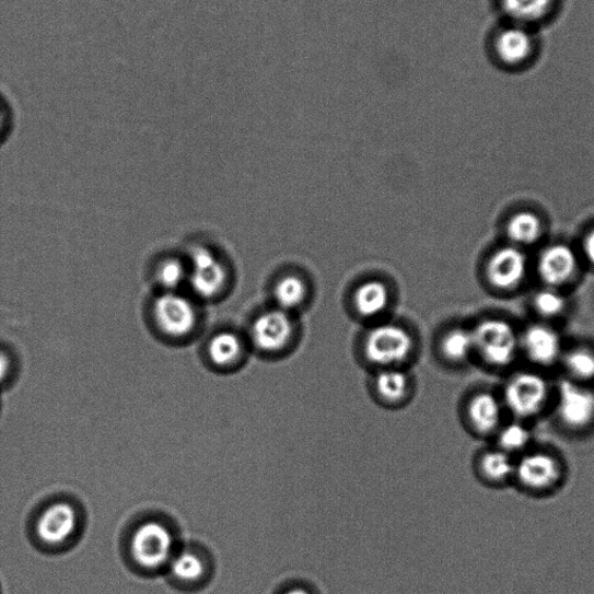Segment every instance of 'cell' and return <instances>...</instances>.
<instances>
[{"label":"cell","mask_w":594,"mask_h":594,"mask_svg":"<svg viewBox=\"0 0 594 594\" xmlns=\"http://www.w3.org/2000/svg\"><path fill=\"white\" fill-rule=\"evenodd\" d=\"M10 371H11V361L9 357L5 353L0 352V386H2L3 383L7 381V378L9 377Z\"/></svg>","instance_id":"obj_31"},{"label":"cell","mask_w":594,"mask_h":594,"mask_svg":"<svg viewBox=\"0 0 594 594\" xmlns=\"http://www.w3.org/2000/svg\"><path fill=\"white\" fill-rule=\"evenodd\" d=\"M560 0H496L503 21L533 30L551 21Z\"/></svg>","instance_id":"obj_15"},{"label":"cell","mask_w":594,"mask_h":594,"mask_svg":"<svg viewBox=\"0 0 594 594\" xmlns=\"http://www.w3.org/2000/svg\"><path fill=\"white\" fill-rule=\"evenodd\" d=\"M558 414L572 429H583L594 420V393L573 382H562L559 391Z\"/></svg>","instance_id":"obj_11"},{"label":"cell","mask_w":594,"mask_h":594,"mask_svg":"<svg viewBox=\"0 0 594 594\" xmlns=\"http://www.w3.org/2000/svg\"><path fill=\"white\" fill-rule=\"evenodd\" d=\"M579 268L578 254L564 243H555L545 248L538 260V273L545 286L562 289Z\"/></svg>","instance_id":"obj_10"},{"label":"cell","mask_w":594,"mask_h":594,"mask_svg":"<svg viewBox=\"0 0 594 594\" xmlns=\"http://www.w3.org/2000/svg\"><path fill=\"white\" fill-rule=\"evenodd\" d=\"M242 353V341L232 333H221L213 337L208 345L209 359L218 368L236 365Z\"/></svg>","instance_id":"obj_21"},{"label":"cell","mask_w":594,"mask_h":594,"mask_svg":"<svg viewBox=\"0 0 594 594\" xmlns=\"http://www.w3.org/2000/svg\"><path fill=\"white\" fill-rule=\"evenodd\" d=\"M188 278V268L179 259H166L158 270V281L165 292H177Z\"/></svg>","instance_id":"obj_26"},{"label":"cell","mask_w":594,"mask_h":594,"mask_svg":"<svg viewBox=\"0 0 594 594\" xmlns=\"http://www.w3.org/2000/svg\"><path fill=\"white\" fill-rule=\"evenodd\" d=\"M363 352L378 371L400 369L414 352V340L410 334L398 325L382 324L366 337Z\"/></svg>","instance_id":"obj_3"},{"label":"cell","mask_w":594,"mask_h":594,"mask_svg":"<svg viewBox=\"0 0 594 594\" xmlns=\"http://www.w3.org/2000/svg\"><path fill=\"white\" fill-rule=\"evenodd\" d=\"M543 234L541 219L528 210L513 214L506 223V236L510 244L522 248L539 242Z\"/></svg>","instance_id":"obj_18"},{"label":"cell","mask_w":594,"mask_h":594,"mask_svg":"<svg viewBox=\"0 0 594 594\" xmlns=\"http://www.w3.org/2000/svg\"><path fill=\"white\" fill-rule=\"evenodd\" d=\"M514 473L526 488L546 490L559 482L562 467L557 457L538 452L523 456Z\"/></svg>","instance_id":"obj_13"},{"label":"cell","mask_w":594,"mask_h":594,"mask_svg":"<svg viewBox=\"0 0 594 594\" xmlns=\"http://www.w3.org/2000/svg\"><path fill=\"white\" fill-rule=\"evenodd\" d=\"M549 395L548 383L533 372L515 374L505 387V404L510 411L519 417H532L539 414Z\"/></svg>","instance_id":"obj_5"},{"label":"cell","mask_w":594,"mask_h":594,"mask_svg":"<svg viewBox=\"0 0 594 594\" xmlns=\"http://www.w3.org/2000/svg\"><path fill=\"white\" fill-rule=\"evenodd\" d=\"M481 474L491 482H503L515 471V466L509 453L503 450L490 451L480 459Z\"/></svg>","instance_id":"obj_24"},{"label":"cell","mask_w":594,"mask_h":594,"mask_svg":"<svg viewBox=\"0 0 594 594\" xmlns=\"http://www.w3.org/2000/svg\"><path fill=\"white\" fill-rule=\"evenodd\" d=\"M158 327L168 337L183 338L195 330L196 306L177 292H165L153 305Z\"/></svg>","instance_id":"obj_6"},{"label":"cell","mask_w":594,"mask_h":594,"mask_svg":"<svg viewBox=\"0 0 594 594\" xmlns=\"http://www.w3.org/2000/svg\"><path fill=\"white\" fill-rule=\"evenodd\" d=\"M521 349L536 365L550 366L562 354L559 333L547 324H533L521 336Z\"/></svg>","instance_id":"obj_14"},{"label":"cell","mask_w":594,"mask_h":594,"mask_svg":"<svg viewBox=\"0 0 594 594\" xmlns=\"http://www.w3.org/2000/svg\"><path fill=\"white\" fill-rule=\"evenodd\" d=\"M444 358L454 363H463L475 354L471 329L457 328L447 333L440 345Z\"/></svg>","instance_id":"obj_22"},{"label":"cell","mask_w":594,"mask_h":594,"mask_svg":"<svg viewBox=\"0 0 594 594\" xmlns=\"http://www.w3.org/2000/svg\"><path fill=\"white\" fill-rule=\"evenodd\" d=\"M471 331L475 353L491 366L505 368L519 354L521 336L513 325L503 318L484 319Z\"/></svg>","instance_id":"obj_2"},{"label":"cell","mask_w":594,"mask_h":594,"mask_svg":"<svg viewBox=\"0 0 594 594\" xmlns=\"http://www.w3.org/2000/svg\"><path fill=\"white\" fill-rule=\"evenodd\" d=\"M582 253L584 258L594 266V226L583 238Z\"/></svg>","instance_id":"obj_30"},{"label":"cell","mask_w":594,"mask_h":594,"mask_svg":"<svg viewBox=\"0 0 594 594\" xmlns=\"http://www.w3.org/2000/svg\"><path fill=\"white\" fill-rule=\"evenodd\" d=\"M282 594H313L308 589L296 586L286 590Z\"/></svg>","instance_id":"obj_32"},{"label":"cell","mask_w":594,"mask_h":594,"mask_svg":"<svg viewBox=\"0 0 594 594\" xmlns=\"http://www.w3.org/2000/svg\"><path fill=\"white\" fill-rule=\"evenodd\" d=\"M528 258L524 248L509 244L497 248L487 263V278L493 289L509 292L527 276Z\"/></svg>","instance_id":"obj_7"},{"label":"cell","mask_w":594,"mask_h":594,"mask_svg":"<svg viewBox=\"0 0 594 594\" xmlns=\"http://www.w3.org/2000/svg\"><path fill=\"white\" fill-rule=\"evenodd\" d=\"M167 569L172 579L185 585L199 583L207 571L203 560L189 549L176 552Z\"/></svg>","instance_id":"obj_20"},{"label":"cell","mask_w":594,"mask_h":594,"mask_svg":"<svg viewBox=\"0 0 594 594\" xmlns=\"http://www.w3.org/2000/svg\"><path fill=\"white\" fill-rule=\"evenodd\" d=\"M389 293L385 283L371 280L359 286L354 294V304L363 317H376L386 311Z\"/></svg>","instance_id":"obj_19"},{"label":"cell","mask_w":594,"mask_h":594,"mask_svg":"<svg viewBox=\"0 0 594 594\" xmlns=\"http://www.w3.org/2000/svg\"><path fill=\"white\" fill-rule=\"evenodd\" d=\"M564 363L574 378H594V352L592 350L585 348L571 350L566 354Z\"/></svg>","instance_id":"obj_27"},{"label":"cell","mask_w":594,"mask_h":594,"mask_svg":"<svg viewBox=\"0 0 594 594\" xmlns=\"http://www.w3.org/2000/svg\"><path fill=\"white\" fill-rule=\"evenodd\" d=\"M12 123V109L4 95L0 93V141H2L10 130Z\"/></svg>","instance_id":"obj_29"},{"label":"cell","mask_w":594,"mask_h":594,"mask_svg":"<svg viewBox=\"0 0 594 594\" xmlns=\"http://www.w3.org/2000/svg\"><path fill=\"white\" fill-rule=\"evenodd\" d=\"M293 322L289 313L276 310L260 315L254 323L252 338L255 347L265 353L281 351L293 335Z\"/></svg>","instance_id":"obj_9"},{"label":"cell","mask_w":594,"mask_h":594,"mask_svg":"<svg viewBox=\"0 0 594 594\" xmlns=\"http://www.w3.org/2000/svg\"><path fill=\"white\" fill-rule=\"evenodd\" d=\"M306 295V287L303 280L295 276H287L282 278L275 289V299L278 308L289 313L304 301Z\"/></svg>","instance_id":"obj_23"},{"label":"cell","mask_w":594,"mask_h":594,"mask_svg":"<svg viewBox=\"0 0 594 594\" xmlns=\"http://www.w3.org/2000/svg\"><path fill=\"white\" fill-rule=\"evenodd\" d=\"M531 442L529 430L520 423H512L500 432V446L506 452L524 450Z\"/></svg>","instance_id":"obj_28"},{"label":"cell","mask_w":594,"mask_h":594,"mask_svg":"<svg viewBox=\"0 0 594 594\" xmlns=\"http://www.w3.org/2000/svg\"><path fill=\"white\" fill-rule=\"evenodd\" d=\"M533 305L535 312L541 317L554 319L564 314L568 308V300L560 289L545 286L534 295Z\"/></svg>","instance_id":"obj_25"},{"label":"cell","mask_w":594,"mask_h":594,"mask_svg":"<svg viewBox=\"0 0 594 594\" xmlns=\"http://www.w3.org/2000/svg\"><path fill=\"white\" fill-rule=\"evenodd\" d=\"M468 421L474 431L488 434L500 427L502 408L500 401L490 393L474 395L467 406Z\"/></svg>","instance_id":"obj_17"},{"label":"cell","mask_w":594,"mask_h":594,"mask_svg":"<svg viewBox=\"0 0 594 594\" xmlns=\"http://www.w3.org/2000/svg\"><path fill=\"white\" fill-rule=\"evenodd\" d=\"M79 525V516L69 503H55L42 513L36 523L38 539L47 545H61L67 543Z\"/></svg>","instance_id":"obj_12"},{"label":"cell","mask_w":594,"mask_h":594,"mask_svg":"<svg viewBox=\"0 0 594 594\" xmlns=\"http://www.w3.org/2000/svg\"><path fill=\"white\" fill-rule=\"evenodd\" d=\"M536 30L502 21L487 38L490 60L501 69L521 71L531 67L539 55Z\"/></svg>","instance_id":"obj_1"},{"label":"cell","mask_w":594,"mask_h":594,"mask_svg":"<svg viewBox=\"0 0 594 594\" xmlns=\"http://www.w3.org/2000/svg\"><path fill=\"white\" fill-rule=\"evenodd\" d=\"M130 549L141 568L149 571L167 568L176 554L174 534L162 523L147 522L133 532Z\"/></svg>","instance_id":"obj_4"},{"label":"cell","mask_w":594,"mask_h":594,"mask_svg":"<svg viewBox=\"0 0 594 594\" xmlns=\"http://www.w3.org/2000/svg\"><path fill=\"white\" fill-rule=\"evenodd\" d=\"M187 280L197 295L202 299H212L224 289L225 266L208 248H196L190 256Z\"/></svg>","instance_id":"obj_8"},{"label":"cell","mask_w":594,"mask_h":594,"mask_svg":"<svg viewBox=\"0 0 594 594\" xmlns=\"http://www.w3.org/2000/svg\"><path fill=\"white\" fill-rule=\"evenodd\" d=\"M373 388L381 404L397 407L409 398L411 380L401 369L380 370L374 378Z\"/></svg>","instance_id":"obj_16"}]
</instances>
